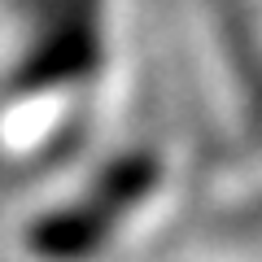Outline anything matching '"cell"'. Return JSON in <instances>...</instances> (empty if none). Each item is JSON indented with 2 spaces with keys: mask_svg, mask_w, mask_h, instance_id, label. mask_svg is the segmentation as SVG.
Here are the masks:
<instances>
[{
  "mask_svg": "<svg viewBox=\"0 0 262 262\" xmlns=\"http://www.w3.org/2000/svg\"><path fill=\"white\" fill-rule=\"evenodd\" d=\"M48 27L39 31L27 61V83L83 75L96 61V0H39Z\"/></svg>",
  "mask_w": 262,
  "mask_h": 262,
  "instance_id": "obj_1",
  "label": "cell"
}]
</instances>
